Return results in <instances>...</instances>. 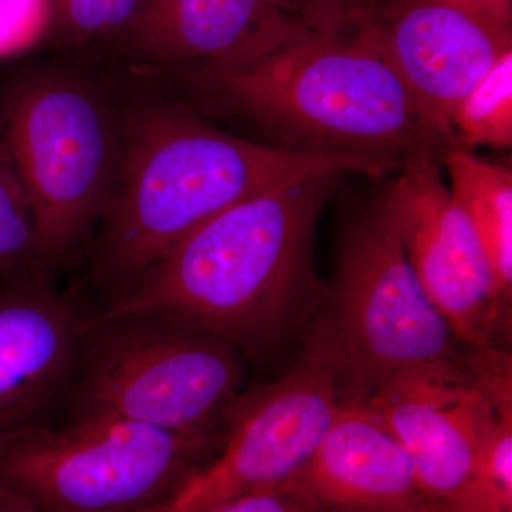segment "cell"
Instances as JSON below:
<instances>
[{
  "instance_id": "obj_1",
  "label": "cell",
  "mask_w": 512,
  "mask_h": 512,
  "mask_svg": "<svg viewBox=\"0 0 512 512\" xmlns=\"http://www.w3.org/2000/svg\"><path fill=\"white\" fill-rule=\"evenodd\" d=\"M402 165L359 151L275 147L220 130L180 101L127 100L123 164L90 241V278L111 301L195 228L239 201L316 175L380 180Z\"/></svg>"
},
{
  "instance_id": "obj_2",
  "label": "cell",
  "mask_w": 512,
  "mask_h": 512,
  "mask_svg": "<svg viewBox=\"0 0 512 512\" xmlns=\"http://www.w3.org/2000/svg\"><path fill=\"white\" fill-rule=\"evenodd\" d=\"M343 177L316 175L237 202L181 239L99 313L180 320L242 355L268 349L325 301L313 244Z\"/></svg>"
},
{
  "instance_id": "obj_3",
  "label": "cell",
  "mask_w": 512,
  "mask_h": 512,
  "mask_svg": "<svg viewBox=\"0 0 512 512\" xmlns=\"http://www.w3.org/2000/svg\"><path fill=\"white\" fill-rule=\"evenodd\" d=\"M202 106L237 117L266 144L406 161L450 146L420 113L362 23L303 30L261 59L178 77Z\"/></svg>"
},
{
  "instance_id": "obj_4",
  "label": "cell",
  "mask_w": 512,
  "mask_h": 512,
  "mask_svg": "<svg viewBox=\"0 0 512 512\" xmlns=\"http://www.w3.org/2000/svg\"><path fill=\"white\" fill-rule=\"evenodd\" d=\"M124 146L126 101L92 66L64 60L32 67L0 90V148L28 192L50 269L99 222Z\"/></svg>"
},
{
  "instance_id": "obj_5",
  "label": "cell",
  "mask_w": 512,
  "mask_h": 512,
  "mask_svg": "<svg viewBox=\"0 0 512 512\" xmlns=\"http://www.w3.org/2000/svg\"><path fill=\"white\" fill-rule=\"evenodd\" d=\"M244 355L227 340L157 315L84 316L64 406L69 421L117 417L214 451L244 392Z\"/></svg>"
},
{
  "instance_id": "obj_6",
  "label": "cell",
  "mask_w": 512,
  "mask_h": 512,
  "mask_svg": "<svg viewBox=\"0 0 512 512\" xmlns=\"http://www.w3.org/2000/svg\"><path fill=\"white\" fill-rule=\"evenodd\" d=\"M326 286L315 330L335 360L343 400L366 399L403 370L467 359L471 346L456 338L407 261L386 185L346 211Z\"/></svg>"
},
{
  "instance_id": "obj_7",
  "label": "cell",
  "mask_w": 512,
  "mask_h": 512,
  "mask_svg": "<svg viewBox=\"0 0 512 512\" xmlns=\"http://www.w3.org/2000/svg\"><path fill=\"white\" fill-rule=\"evenodd\" d=\"M210 454L156 427L90 417L0 441V485L45 512H141Z\"/></svg>"
},
{
  "instance_id": "obj_8",
  "label": "cell",
  "mask_w": 512,
  "mask_h": 512,
  "mask_svg": "<svg viewBox=\"0 0 512 512\" xmlns=\"http://www.w3.org/2000/svg\"><path fill=\"white\" fill-rule=\"evenodd\" d=\"M342 400L328 343L313 330L285 375L239 394L210 456L141 512H207L284 487L308 463Z\"/></svg>"
},
{
  "instance_id": "obj_9",
  "label": "cell",
  "mask_w": 512,
  "mask_h": 512,
  "mask_svg": "<svg viewBox=\"0 0 512 512\" xmlns=\"http://www.w3.org/2000/svg\"><path fill=\"white\" fill-rule=\"evenodd\" d=\"M359 402L399 441L424 493L446 512L495 421L512 409L511 356L470 348L463 363L403 370Z\"/></svg>"
},
{
  "instance_id": "obj_10",
  "label": "cell",
  "mask_w": 512,
  "mask_h": 512,
  "mask_svg": "<svg viewBox=\"0 0 512 512\" xmlns=\"http://www.w3.org/2000/svg\"><path fill=\"white\" fill-rule=\"evenodd\" d=\"M440 158L417 154L387 180L386 195L407 261L456 338L504 349L511 305L495 288L470 221L444 183Z\"/></svg>"
},
{
  "instance_id": "obj_11",
  "label": "cell",
  "mask_w": 512,
  "mask_h": 512,
  "mask_svg": "<svg viewBox=\"0 0 512 512\" xmlns=\"http://www.w3.org/2000/svg\"><path fill=\"white\" fill-rule=\"evenodd\" d=\"M362 25L430 127L457 147L454 110L512 52V20L457 0H377Z\"/></svg>"
},
{
  "instance_id": "obj_12",
  "label": "cell",
  "mask_w": 512,
  "mask_h": 512,
  "mask_svg": "<svg viewBox=\"0 0 512 512\" xmlns=\"http://www.w3.org/2000/svg\"><path fill=\"white\" fill-rule=\"evenodd\" d=\"M303 30L281 0H147L117 59L178 79L254 62Z\"/></svg>"
},
{
  "instance_id": "obj_13",
  "label": "cell",
  "mask_w": 512,
  "mask_h": 512,
  "mask_svg": "<svg viewBox=\"0 0 512 512\" xmlns=\"http://www.w3.org/2000/svg\"><path fill=\"white\" fill-rule=\"evenodd\" d=\"M83 318L50 275L0 279V441L50 424L66 402Z\"/></svg>"
},
{
  "instance_id": "obj_14",
  "label": "cell",
  "mask_w": 512,
  "mask_h": 512,
  "mask_svg": "<svg viewBox=\"0 0 512 512\" xmlns=\"http://www.w3.org/2000/svg\"><path fill=\"white\" fill-rule=\"evenodd\" d=\"M315 512H444L365 403L342 400L305 467L284 485Z\"/></svg>"
},
{
  "instance_id": "obj_15",
  "label": "cell",
  "mask_w": 512,
  "mask_h": 512,
  "mask_svg": "<svg viewBox=\"0 0 512 512\" xmlns=\"http://www.w3.org/2000/svg\"><path fill=\"white\" fill-rule=\"evenodd\" d=\"M450 177V191L480 242L495 288L512 299V171L454 147L440 158Z\"/></svg>"
},
{
  "instance_id": "obj_16",
  "label": "cell",
  "mask_w": 512,
  "mask_h": 512,
  "mask_svg": "<svg viewBox=\"0 0 512 512\" xmlns=\"http://www.w3.org/2000/svg\"><path fill=\"white\" fill-rule=\"evenodd\" d=\"M55 43L67 60L93 66L119 57L147 0H50Z\"/></svg>"
},
{
  "instance_id": "obj_17",
  "label": "cell",
  "mask_w": 512,
  "mask_h": 512,
  "mask_svg": "<svg viewBox=\"0 0 512 512\" xmlns=\"http://www.w3.org/2000/svg\"><path fill=\"white\" fill-rule=\"evenodd\" d=\"M457 147L508 150L512 146V52L457 104L451 119Z\"/></svg>"
},
{
  "instance_id": "obj_18",
  "label": "cell",
  "mask_w": 512,
  "mask_h": 512,
  "mask_svg": "<svg viewBox=\"0 0 512 512\" xmlns=\"http://www.w3.org/2000/svg\"><path fill=\"white\" fill-rule=\"evenodd\" d=\"M52 274L37 234L32 204L0 148V279Z\"/></svg>"
},
{
  "instance_id": "obj_19",
  "label": "cell",
  "mask_w": 512,
  "mask_h": 512,
  "mask_svg": "<svg viewBox=\"0 0 512 512\" xmlns=\"http://www.w3.org/2000/svg\"><path fill=\"white\" fill-rule=\"evenodd\" d=\"M446 512H512V409L495 421Z\"/></svg>"
},
{
  "instance_id": "obj_20",
  "label": "cell",
  "mask_w": 512,
  "mask_h": 512,
  "mask_svg": "<svg viewBox=\"0 0 512 512\" xmlns=\"http://www.w3.org/2000/svg\"><path fill=\"white\" fill-rule=\"evenodd\" d=\"M50 0H0V57L18 55L49 40Z\"/></svg>"
},
{
  "instance_id": "obj_21",
  "label": "cell",
  "mask_w": 512,
  "mask_h": 512,
  "mask_svg": "<svg viewBox=\"0 0 512 512\" xmlns=\"http://www.w3.org/2000/svg\"><path fill=\"white\" fill-rule=\"evenodd\" d=\"M299 25L312 32H342L357 28L377 0H281Z\"/></svg>"
},
{
  "instance_id": "obj_22",
  "label": "cell",
  "mask_w": 512,
  "mask_h": 512,
  "mask_svg": "<svg viewBox=\"0 0 512 512\" xmlns=\"http://www.w3.org/2000/svg\"><path fill=\"white\" fill-rule=\"evenodd\" d=\"M207 512H315L285 487L244 495Z\"/></svg>"
},
{
  "instance_id": "obj_23",
  "label": "cell",
  "mask_w": 512,
  "mask_h": 512,
  "mask_svg": "<svg viewBox=\"0 0 512 512\" xmlns=\"http://www.w3.org/2000/svg\"><path fill=\"white\" fill-rule=\"evenodd\" d=\"M0 512H45L37 507L35 503L19 494L18 491L10 490L5 485H0Z\"/></svg>"
},
{
  "instance_id": "obj_24",
  "label": "cell",
  "mask_w": 512,
  "mask_h": 512,
  "mask_svg": "<svg viewBox=\"0 0 512 512\" xmlns=\"http://www.w3.org/2000/svg\"><path fill=\"white\" fill-rule=\"evenodd\" d=\"M504 20H512V0H457Z\"/></svg>"
}]
</instances>
